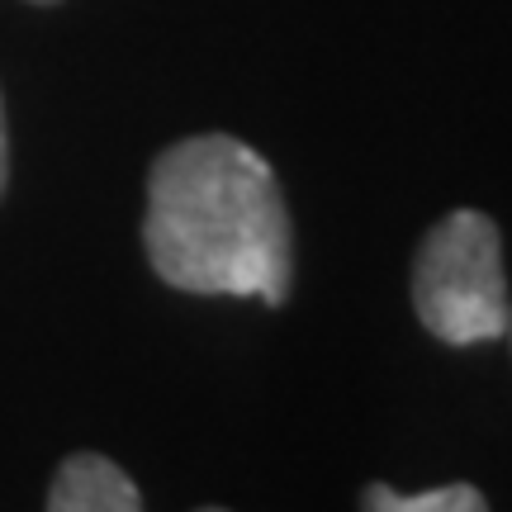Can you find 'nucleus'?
<instances>
[{
    "label": "nucleus",
    "mask_w": 512,
    "mask_h": 512,
    "mask_svg": "<svg viewBox=\"0 0 512 512\" xmlns=\"http://www.w3.org/2000/svg\"><path fill=\"white\" fill-rule=\"evenodd\" d=\"M503 337H508V342H512V309H508V328H503Z\"/></svg>",
    "instance_id": "obj_6"
},
{
    "label": "nucleus",
    "mask_w": 512,
    "mask_h": 512,
    "mask_svg": "<svg viewBox=\"0 0 512 512\" xmlns=\"http://www.w3.org/2000/svg\"><path fill=\"white\" fill-rule=\"evenodd\" d=\"M10 181V133H5V100H0V195Z\"/></svg>",
    "instance_id": "obj_5"
},
{
    "label": "nucleus",
    "mask_w": 512,
    "mask_h": 512,
    "mask_svg": "<svg viewBox=\"0 0 512 512\" xmlns=\"http://www.w3.org/2000/svg\"><path fill=\"white\" fill-rule=\"evenodd\" d=\"M143 247L181 294L285 304L294 228L271 162L233 133L181 138L147 171Z\"/></svg>",
    "instance_id": "obj_1"
},
{
    "label": "nucleus",
    "mask_w": 512,
    "mask_h": 512,
    "mask_svg": "<svg viewBox=\"0 0 512 512\" xmlns=\"http://www.w3.org/2000/svg\"><path fill=\"white\" fill-rule=\"evenodd\" d=\"M48 508L53 512H138L143 494H138V484L110 456L76 451V456H67L57 465L53 489H48Z\"/></svg>",
    "instance_id": "obj_3"
},
{
    "label": "nucleus",
    "mask_w": 512,
    "mask_h": 512,
    "mask_svg": "<svg viewBox=\"0 0 512 512\" xmlns=\"http://www.w3.org/2000/svg\"><path fill=\"white\" fill-rule=\"evenodd\" d=\"M361 508L366 512H484L489 498L475 484H441V489H422V494H394L389 484H366L361 489Z\"/></svg>",
    "instance_id": "obj_4"
},
{
    "label": "nucleus",
    "mask_w": 512,
    "mask_h": 512,
    "mask_svg": "<svg viewBox=\"0 0 512 512\" xmlns=\"http://www.w3.org/2000/svg\"><path fill=\"white\" fill-rule=\"evenodd\" d=\"M29 5H57V0H29Z\"/></svg>",
    "instance_id": "obj_7"
},
{
    "label": "nucleus",
    "mask_w": 512,
    "mask_h": 512,
    "mask_svg": "<svg viewBox=\"0 0 512 512\" xmlns=\"http://www.w3.org/2000/svg\"><path fill=\"white\" fill-rule=\"evenodd\" d=\"M418 323L446 347L498 342L508 328V271L503 233L484 209H451L427 228L413 256Z\"/></svg>",
    "instance_id": "obj_2"
}]
</instances>
